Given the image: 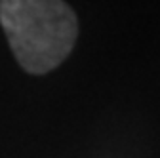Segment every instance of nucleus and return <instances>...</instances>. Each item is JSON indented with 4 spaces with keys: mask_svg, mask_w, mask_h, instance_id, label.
Instances as JSON below:
<instances>
[{
    "mask_svg": "<svg viewBox=\"0 0 160 158\" xmlns=\"http://www.w3.org/2000/svg\"><path fill=\"white\" fill-rule=\"evenodd\" d=\"M0 23L17 63L32 74H44L61 63L78 31L71 6L57 0H2Z\"/></svg>",
    "mask_w": 160,
    "mask_h": 158,
    "instance_id": "1",
    "label": "nucleus"
}]
</instances>
